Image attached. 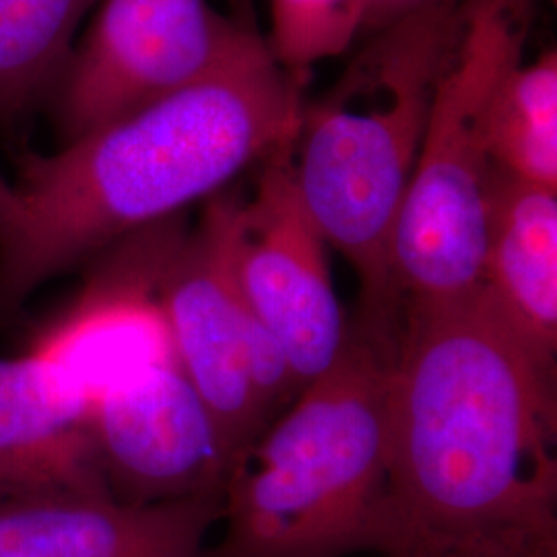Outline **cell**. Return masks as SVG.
I'll return each instance as SVG.
<instances>
[{
	"instance_id": "1",
	"label": "cell",
	"mask_w": 557,
	"mask_h": 557,
	"mask_svg": "<svg viewBox=\"0 0 557 557\" xmlns=\"http://www.w3.org/2000/svg\"><path fill=\"white\" fill-rule=\"evenodd\" d=\"M556 370L485 294L398 310L391 508L444 535L557 537Z\"/></svg>"
},
{
	"instance_id": "2",
	"label": "cell",
	"mask_w": 557,
	"mask_h": 557,
	"mask_svg": "<svg viewBox=\"0 0 557 557\" xmlns=\"http://www.w3.org/2000/svg\"><path fill=\"white\" fill-rule=\"evenodd\" d=\"M301 108V85L267 48L52 156L25 153L17 211L0 234V322L48 278L182 215L292 147Z\"/></svg>"
},
{
	"instance_id": "3",
	"label": "cell",
	"mask_w": 557,
	"mask_h": 557,
	"mask_svg": "<svg viewBox=\"0 0 557 557\" xmlns=\"http://www.w3.org/2000/svg\"><path fill=\"white\" fill-rule=\"evenodd\" d=\"M395 331L361 320L236 460L223 535L205 557H343L372 545L391 512Z\"/></svg>"
},
{
	"instance_id": "4",
	"label": "cell",
	"mask_w": 557,
	"mask_h": 557,
	"mask_svg": "<svg viewBox=\"0 0 557 557\" xmlns=\"http://www.w3.org/2000/svg\"><path fill=\"white\" fill-rule=\"evenodd\" d=\"M457 0H430L368 36L289 147L299 200L326 246L356 269L363 319L393 326L391 259Z\"/></svg>"
},
{
	"instance_id": "5",
	"label": "cell",
	"mask_w": 557,
	"mask_h": 557,
	"mask_svg": "<svg viewBox=\"0 0 557 557\" xmlns=\"http://www.w3.org/2000/svg\"><path fill=\"white\" fill-rule=\"evenodd\" d=\"M533 13L535 0H457L393 238L397 310L481 289L490 112L499 83L522 62Z\"/></svg>"
},
{
	"instance_id": "6",
	"label": "cell",
	"mask_w": 557,
	"mask_h": 557,
	"mask_svg": "<svg viewBox=\"0 0 557 557\" xmlns=\"http://www.w3.org/2000/svg\"><path fill=\"white\" fill-rule=\"evenodd\" d=\"M242 195L205 200L165 262L158 304L172 354L218 428L234 469L299 388L275 338L239 287L236 238Z\"/></svg>"
},
{
	"instance_id": "7",
	"label": "cell",
	"mask_w": 557,
	"mask_h": 557,
	"mask_svg": "<svg viewBox=\"0 0 557 557\" xmlns=\"http://www.w3.org/2000/svg\"><path fill=\"white\" fill-rule=\"evenodd\" d=\"M209 0H100L46 103L62 145L267 50Z\"/></svg>"
},
{
	"instance_id": "8",
	"label": "cell",
	"mask_w": 557,
	"mask_h": 557,
	"mask_svg": "<svg viewBox=\"0 0 557 557\" xmlns=\"http://www.w3.org/2000/svg\"><path fill=\"white\" fill-rule=\"evenodd\" d=\"M259 168L255 193L239 207L236 271L252 314L275 338L301 393L337 361L347 331L326 244L294 184L289 147Z\"/></svg>"
},
{
	"instance_id": "9",
	"label": "cell",
	"mask_w": 557,
	"mask_h": 557,
	"mask_svg": "<svg viewBox=\"0 0 557 557\" xmlns=\"http://www.w3.org/2000/svg\"><path fill=\"white\" fill-rule=\"evenodd\" d=\"M186 230L176 215L103 250L91 260V277L75 301L41 329L29 354L89 403L122 380L172 361L158 285Z\"/></svg>"
},
{
	"instance_id": "10",
	"label": "cell",
	"mask_w": 557,
	"mask_h": 557,
	"mask_svg": "<svg viewBox=\"0 0 557 557\" xmlns=\"http://www.w3.org/2000/svg\"><path fill=\"white\" fill-rule=\"evenodd\" d=\"M89 432L106 485L122 504L223 496L230 458L209 409L174 359L94 398Z\"/></svg>"
},
{
	"instance_id": "11",
	"label": "cell",
	"mask_w": 557,
	"mask_h": 557,
	"mask_svg": "<svg viewBox=\"0 0 557 557\" xmlns=\"http://www.w3.org/2000/svg\"><path fill=\"white\" fill-rule=\"evenodd\" d=\"M89 405L29 351L0 359V508L60 496L112 498Z\"/></svg>"
},
{
	"instance_id": "12",
	"label": "cell",
	"mask_w": 557,
	"mask_h": 557,
	"mask_svg": "<svg viewBox=\"0 0 557 557\" xmlns=\"http://www.w3.org/2000/svg\"><path fill=\"white\" fill-rule=\"evenodd\" d=\"M223 496L149 506L114 498L27 499L0 508V557H205Z\"/></svg>"
},
{
	"instance_id": "13",
	"label": "cell",
	"mask_w": 557,
	"mask_h": 557,
	"mask_svg": "<svg viewBox=\"0 0 557 557\" xmlns=\"http://www.w3.org/2000/svg\"><path fill=\"white\" fill-rule=\"evenodd\" d=\"M481 292L541 366L556 370L557 190L492 163Z\"/></svg>"
},
{
	"instance_id": "14",
	"label": "cell",
	"mask_w": 557,
	"mask_h": 557,
	"mask_svg": "<svg viewBox=\"0 0 557 557\" xmlns=\"http://www.w3.org/2000/svg\"><path fill=\"white\" fill-rule=\"evenodd\" d=\"M100 0H0V128L46 103L81 21Z\"/></svg>"
},
{
	"instance_id": "15",
	"label": "cell",
	"mask_w": 557,
	"mask_h": 557,
	"mask_svg": "<svg viewBox=\"0 0 557 557\" xmlns=\"http://www.w3.org/2000/svg\"><path fill=\"white\" fill-rule=\"evenodd\" d=\"M490 158L517 178L557 190V54L518 64L490 112Z\"/></svg>"
},
{
	"instance_id": "16",
	"label": "cell",
	"mask_w": 557,
	"mask_h": 557,
	"mask_svg": "<svg viewBox=\"0 0 557 557\" xmlns=\"http://www.w3.org/2000/svg\"><path fill=\"white\" fill-rule=\"evenodd\" d=\"M366 0H271L273 59L304 85L310 69L349 50L361 36Z\"/></svg>"
},
{
	"instance_id": "17",
	"label": "cell",
	"mask_w": 557,
	"mask_h": 557,
	"mask_svg": "<svg viewBox=\"0 0 557 557\" xmlns=\"http://www.w3.org/2000/svg\"><path fill=\"white\" fill-rule=\"evenodd\" d=\"M343 557H557V537L444 535L407 524L391 508L376 541Z\"/></svg>"
},
{
	"instance_id": "18",
	"label": "cell",
	"mask_w": 557,
	"mask_h": 557,
	"mask_svg": "<svg viewBox=\"0 0 557 557\" xmlns=\"http://www.w3.org/2000/svg\"><path fill=\"white\" fill-rule=\"evenodd\" d=\"M425 2H430V0H366L363 25H361L359 38H368V36L376 34L382 27L413 13Z\"/></svg>"
},
{
	"instance_id": "19",
	"label": "cell",
	"mask_w": 557,
	"mask_h": 557,
	"mask_svg": "<svg viewBox=\"0 0 557 557\" xmlns=\"http://www.w3.org/2000/svg\"><path fill=\"white\" fill-rule=\"evenodd\" d=\"M15 211H17L15 188L0 178V234L4 232V227L13 220Z\"/></svg>"
}]
</instances>
